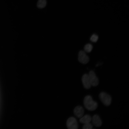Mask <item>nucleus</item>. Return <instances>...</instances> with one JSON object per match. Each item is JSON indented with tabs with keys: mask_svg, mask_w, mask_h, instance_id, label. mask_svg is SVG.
<instances>
[{
	"mask_svg": "<svg viewBox=\"0 0 129 129\" xmlns=\"http://www.w3.org/2000/svg\"><path fill=\"white\" fill-rule=\"evenodd\" d=\"M83 103L85 107L88 110L93 111L95 110L97 107V103L94 101L91 96L87 95L84 97Z\"/></svg>",
	"mask_w": 129,
	"mask_h": 129,
	"instance_id": "f257e3e1",
	"label": "nucleus"
},
{
	"mask_svg": "<svg viewBox=\"0 0 129 129\" xmlns=\"http://www.w3.org/2000/svg\"><path fill=\"white\" fill-rule=\"evenodd\" d=\"M99 97L101 102L105 106H108L110 104L112 98L109 95L105 92H102L99 94Z\"/></svg>",
	"mask_w": 129,
	"mask_h": 129,
	"instance_id": "f03ea898",
	"label": "nucleus"
},
{
	"mask_svg": "<svg viewBox=\"0 0 129 129\" xmlns=\"http://www.w3.org/2000/svg\"><path fill=\"white\" fill-rule=\"evenodd\" d=\"M66 125L69 129H77L78 127L77 122L76 119L72 117L69 118L67 119Z\"/></svg>",
	"mask_w": 129,
	"mask_h": 129,
	"instance_id": "7ed1b4c3",
	"label": "nucleus"
},
{
	"mask_svg": "<svg viewBox=\"0 0 129 129\" xmlns=\"http://www.w3.org/2000/svg\"><path fill=\"white\" fill-rule=\"evenodd\" d=\"M88 75L91 86H95L98 85L99 80L94 71L92 70L90 71Z\"/></svg>",
	"mask_w": 129,
	"mask_h": 129,
	"instance_id": "20e7f679",
	"label": "nucleus"
},
{
	"mask_svg": "<svg viewBox=\"0 0 129 129\" xmlns=\"http://www.w3.org/2000/svg\"><path fill=\"white\" fill-rule=\"evenodd\" d=\"M78 60L80 63L86 64L89 62V58L84 51L81 50L78 54Z\"/></svg>",
	"mask_w": 129,
	"mask_h": 129,
	"instance_id": "39448f33",
	"label": "nucleus"
},
{
	"mask_svg": "<svg viewBox=\"0 0 129 129\" xmlns=\"http://www.w3.org/2000/svg\"><path fill=\"white\" fill-rule=\"evenodd\" d=\"M82 81L85 88L88 89L91 88V85L88 74H85L83 75L82 77Z\"/></svg>",
	"mask_w": 129,
	"mask_h": 129,
	"instance_id": "423d86ee",
	"label": "nucleus"
},
{
	"mask_svg": "<svg viewBox=\"0 0 129 129\" xmlns=\"http://www.w3.org/2000/svg\"><path fill=\"white\" fill-rule=\"evenodd\" d=\"M84 112V109L81 106H78L76 107L74 110V114L79 118H81L83 116Z\"/></svg>",
	"mask_w": 129,
	"mask_h": 129,
	"instance_id": "0eeeda50",
	"label": "nucleus"
},
{
	"mask_svg": "<svg viewBox=\"0 0 129 129\" xmlns=\"http://www.w3.org/2000/svg\"><path fill=\"white\" fill-rule=\"evenodd\" d=\"M93 124L95 126L99 127L102 125L101 120L98 115L96 114L94 115L91 119Z\"/></svg>",
	"mask_w": 129,
	"mask_h": 129,
	"instance_id": "6e6552de",
	"label": "nucleus"
},
{
	"mask_svg": "<svg viewBox=\"0 0 129 129\" xmlns=\"http://www.w3.org/2000/svg\"><path fill=\"white\" fill-rule=\"evenodd\" d=\"M91 119L90 115L86 114L80 118L79 121L81 123L85 124L90 123L91 120Z\"/></svg>",
	"mask_w": 129,
	"mask_h": 129,
	"instance_id": "1a4fd4ad",
	"label": "nucleus"
},
{
	"mask_svg": "<svg viewBox=\"0 0 129 129\" xmlns=\"http://www.w3.org/2000/svg\"><path fill=\"white\" fill-rule=\"evenodd\" d=\"M46 4V0H38L37 6L39 8H42L45 7Z\"/></svg>",
	"mask_w": 129,
	"mask_h": 129,
	"instance_id": "9d476101",
	"label": "nucleus"
},
{
	"mask_svg": "<svg viewBox=\"0 0 129 129\" xmlns=\"http://www.w3.org/2000/svg\"><path fill=\"white\" fill-rule=\"evenodd\" d=\"M93 48L92 45L90 43L86 44L84 47V49L85 52L90 53L92 51Z\"/></svg>",
	"mask_w": 129,
	"mask_h": 129,
	"instance_id": "9b49d317",
	"label": "nucleus"
},
{
	"mask_svg": "<svg viewBox=\"0 0 129 129\" xmlns=\"http://www.w3.org/2000/svg\"><path fill=\"white\" fill-rule=\"evenodd\" d=\"M98 38V36L97 35L95 34H93L91 37L90 40L92 42H96L97 41Z\"/></svg>",
	"mask_w": 129,
	"mask_h": 129,
	"instance_id": "f8f14e48",
	"label": "nucleus"
},
{
	"mask_svg": "<svg viewBox=\"0 0 129 129\" xmlns=\"http://www.w3.org/2000/svg\"><path fill=\"white\" fill-rule=\"evenodd\" d=\"M92 125L90 123L84 124L82 127L83 129H91Z\"/></svg>",
	"mask_w": 129,
	"mask_h": 129,
	"instance_id": "ddd939ff",
	"label": "nucleus"
}]
</instances>
